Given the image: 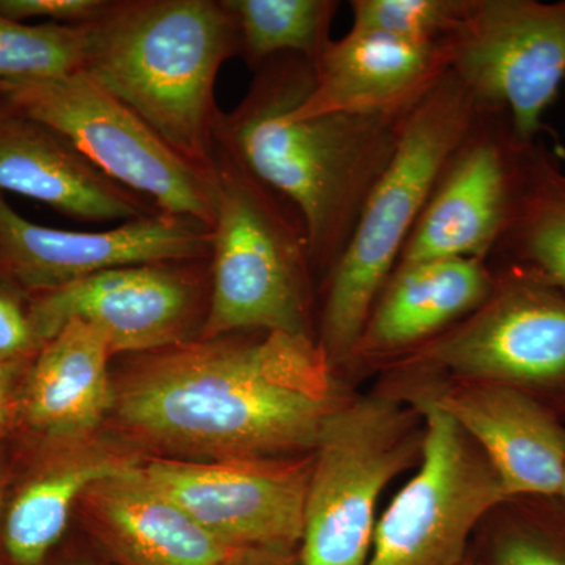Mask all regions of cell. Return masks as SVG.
<instances>
[{
	"label": "cell",
	"mask_w": 565,
	"mask_h": 565,
	"mask_svg": "<svg viewBox=\"0 0 565 565\" xmlns=\"http://www.w3.org/2000/svg\"><path fill=\"white\" fill-rule=\"evenodd\" d=\"M85 28L81 73L125 104L182 158L214 170L215 81L239 57L223 0H111Z\"/></svg>",
	"instance_id": "obj_3"
},
{
	"label": "cell",
	"mask_w": 565,
	"mask_h": 565,
	"mask_svg": "<svg viewBox=\"0 0 565 565\" xmlns=\"http://www.w3.org/2000/svg\"><path fill=\"white\" fill-rule=\"evenodd\" d=\"M451 384L424 392L484 451L509 497H561L563 418L511 386L460 379Z\"/></svg>",
	"instance_id": "obj_15"
},
{
	"label": "cell",
	"mask_w": 565,
	"mask_h": 565,
	"mask_svg": "<svg viewBox=\"0 0 565 565\" xmlns=\"http://www.w3.org/2000/svg\"><path fill=\"white\" fill-rule=\"evenodd\" d=\"M22 362L0 364V434L9 426L11 415L18 411L17 382Z\"/></svg>",
	"instance_id": "obj_29"
},
{
	"label": "cell",
	"mask_w": 565,
	"mask_h": 565,
	"mask_svg": "<svg viewBox=\"0 0 565 565\" xmlns=\"http://www.w3.org/2000/svg\"><path fill=\"white\" fill-rule=\"evenodd\" d=\"M207 273L210 259L136 264L35 294L31 316L36 337L47 343L77 319L102 330L111 355L189 343L193 329L202 330L206 319Z\"/></svg>",
	"instance_id": "obj_11"
},
{
	"label": "cell",
	"mask_w": 565,
	"mask_h": 565,
	"mask_svg": "<svg viewBox=\"0 0 565 565\" xmlns=\"http://www.w3.org/2000/svg\"><path fill=\"white\" fill-rule=\"evenodd\" d=\"M448 50L479 107L508 110L520 140L541 139L565 84V0H473Z\"/></svg>",
	"instance_id": "obj_10"
},
{
	"label": "cell",
	"mask_w": 565,
	"mask_h": 565,
	"mask_svg": "<svg viewBox=\"0 0 565 565\" xmlns=\"http://www.w3.org/2000/svg\"><path fill=\"white\" fill-rule=\"evenodd\" d=\"M493 514L490 565H565V498H509Z\"/></svg>",
	"instance_id": "obj_25"
},
{
	"label": "cell",
	"mask_w": 565,
	"mask_h": 565,
	"mask_svg": "<svg viewBox=\"0 0 565 565\" xmlns=\"http://www.w3.org/2000/svg\"><path fill=\"white\" fill-rule=\"evenodd\" d=\"M239 35V57L253 71L278 55L318 61L330 39L337 0H223Z\"/></svg>",
	"instance_id": "obj_23"
},
{
	"label": "cell",
	"mask_w": 565,
	"mask_h": 565,
	"mask_svg": "<svg viewBox=\"0 0 565 565\" xmlns=\"http://www.w3.org/2000/svg\"><path fill=\"white\" fill-rule=\"evenodd\" d=\"M426 424L408 397H351L316 448L300 565H364L390 481L422 462Z\"/></svg>",
	"instance_id": "obj_6"
},
{
	"label": "cell",
	"mask_w": 565,
	"mask_h": 565,
	"mask_svg": "<svg viewBox=\"0 0 565 565\" xmlns=\"http://www.w3.org/2000/svg\"><path fill=\"white\" fill-rule=\"evenodd\" d=\"M41 345L24 289L0 275V364L22 362Z\"/></svg>",
	"instance_id": "obj_27"
},
{
	"label": "cell",
	"mask_w": 565,
	"mask_h": 565,
	"mask_svg": "<svg viewBox=\"0 0 565 565\" xmlns=\"http://www.w3.org/2000/svg\"><path fill=\"white\" fill-rule=\"evenodd\" d=\"M525 143L516 137L508 110L479 107L397 266L449 258L489 262L511 215Z\"/></svg>",
	"instance_id": "obj_13"
},
{
	"label": "cell",
	"mask_w": 565,
	"mask_h": 565,
	"mask_svg": "<svg viewBox=\"0 0 565 565\" xmlns=\"http://www.w3.org/2000/svg\"><path fill=\"white\" fill-rule=\"evenodd\" d=\"M84 54V25H32L0 14V98L20 85L77 73Z\"/></svg>",
	"instance_id": "obj_24"
},
{
	"label": "cell",
	"mask_w": 565,
	"mask_h": 565,
	"mask_svg": "<svg viewBox=\"0 0 565 565\" xmlns=\"http://www.w3.org/2000/svg\"><path fill=\"white\" fill-rule=\"evenodd\" d=\"M473 0H352L353 31L377 32L419 44H448Z\"/></svg>",
	"instance_id": "obj_26"
},
{
	"label": "cell",
	"mask_w": 565,
	"mask_h": 565,
	"mask_svg": "<svg viewBox=\"0 0 565 565\" xmlns=\"http://www.w3.org/2000/svg\"><path fill=\"white\" fill-rule=\"evenodd\" d=\"M494 273L481 258L397 266L375 300L351 362H394L475 313L492 292Z\"/></svg>",
	"instance_id": "obj_18"
},
{
	"label": "cell",
	"mask_w": 565,
	"mask_h": 565,
	"mask_svg": "<svg viewBox=\"0 0 565 565\" xmlns=\"http://www.w3.org/2000/svg\"><path fill=\"white\" fill-rule=\"evenodd\" d=\"M313 81V63L300 55L263 63L239 106L218 111L214 148L297 212L315 274L326 281L375 182L392 162L412 111L294 118V104L310 92Z\"/></svg>",
	"instance_id": "obj_2"
},
{
	"label": "cell",
	"mask_w": 565,
	"mask_h": 565,
	"mask_svg": "<svg viewBox=\"0 0 565 565\" xmlns=\"http://www.w3.org/2000/svg\"><path fill=\"white\" fill-rule=\"evenodd\" d=\"M110 0H0V14L13 21L46 20L58 25H88L98 20Z\"/></svg>",
	"instance_id": "obj_28"
},
{
	"label": "cell",
	"mask_w": 565,
	"mask_h": 565,
	"mask_svg": "<svg viewBox=\"0 0 565 565\" xmlns=\"http://www.w3.org/2000/svg\"><path fill=\"white\" fill-rule=\"evenodd\" d=\"M463 565H467V564H463Z\"/></svg>",
	"instance_id": "obj_33"
},
{
	"label": "cell",
	"mask_w": 565,
	"mask_h": 565,
	"mask_svg": "<svg viewBox=\"0 0 565 565\" xmlns=\"http://www.w3.org/2000/svg\"><path fill=\"white\" fill-rule=\"evenodd\" d=\"M313 459H152L140 475L234 550L280 553L302 542Z\"/></svg>",
	"instance_id": "obj_12"
},
{
	"label": "cell",
	"mask_w": 565,
	"mask_h": 565,
	"mask_svg": "<svg viewBox=\"0 0 565 565\" xmlns=\"http://www.w3.org/2000/svg\"><path fill=\"white\" fill-rule=\"evenodd\" d=\"M564 87H565V84H564Z\"/></svg>",
	"instance_id": "obj_34"
},
{
	"label": "cell",
	"mask_w": 565,
	"mask_h": 565,
	"mask_svg": "<svg viewBox=\"0 0 565 565\" xmlns=\"http://www.w3.org/2000/svg\"><path fill=\"white\" fill-rule=\"evenodd\" d=\"M256 565H280V564H277V563H259V564H256Z\"/></svg>",
	"instance_id": "obj_30"
},
{
	"label": "cell",
	"mask_w": 565,
	"mask_h": 565,
	"mask_svg": "<svg viewBox=\"0 0 565 565\" xmlns=\"http://www.w3.org/2000/svg\"><path fill=\"white\" fill-rule=\"evenodd\" d=\"M486 302L392 362L526 393L565 416V292L515 267H494Z\"/></svg>",
	"instance_id": "obj_8"
},
{
	"label": "cell",
	"mask_w": 565,
	"mask_h": 565,
	"mask_svg": "<svg viewBox=\"0 0 565 565\" xmlns=\"http://www.w3.org/2000/svg\"><path fill=\"white\" fill-rule=\"evenodd\" d=\"M489 263L565 292V172L542 139L523 147L514 204Z\"/></svg>",
	"instance_id": "obj_21"
},
{
	"label": "cell",
	"mask_w": 565,
	"mask_h": 565,
	"mask_svg": "<svg viewBox=\"0 0 565 565\" xmlns=\"http://www.w3.org/2000/svg\"><path fill=\"white\" fill-rule=\"evenodd\" d=\"M561 497L565 498V482H564L563 493H561Z\"/></svg>",
	"instance_id": "obj_32"
},
{
	"label": "cell",
	"mask_w": 565,
	"mask_h": 565,
	"mask_svg": "<svg viewBox=\"0 0 565 565\" xmlns=\"http://www.w3.org/2000/svg\"><path fill=\"white\" fill-rule=\"evenodd\" d=\"M17 193L81 222H131L158 207L99 172L68 140L0 110V193Z\"/></svg>",
	"instance_id": "obj_17"
},
{
	"label": "cell",
	"mask_w": 565,
	"mask_h": 565,
	"mask_svg": "<svg viewBox=\"0 0 565 565\" xmlns=\"http://www.w3.org/2000/svg\"><path fill=\"white\" fill-rule=\"evenodd\" d=\"M479 106L451 71L408 115L392 162L364 203L343 255L323 281L316 337L334 370L349 363L379 294Z\"/></svg>",
	"instance_id": "obj_4"
},
{
	"label": "cell",
	"mask_w": 565,
	"mask_h": 565,
	"mask_svg": "<svg viewBox=\"0 0 565 565\" xmlns=\"http://www.w3.org/2000/svg\"><path fill=\"white\" fill-rule=\"evenodd\" d=\"M115 390L126 429L173 452L277 459L316 451L345 396L318 340L264 332L151 352Z\"/></svg>",
	"instance_id": "obj_1"
},
{
	"label": "cell",
	"mask_w": 565,
	"mask_h": 565,
	"mask_svg": "<svg viewBox=\"0 0 565 565\" xmlns=\"http://www.w3.org/2000/svg\"><path fill=\"white\" fill-rule=\"evenodd\" d=\"M0 508H2V490H0Z\"/></svg>",
	"instance_id": "obj_31"
},
{
	"label": "cell",
	"mask_w": 565,
	"mask_h": 565,
	"mask_svg": "<svg viewBox=\"0 0 565 565\" xmlns=\"http://www.w3.org/2000/svg\"><path fill=\"white\" fill-rule=\"evenodd\" d=\"M408 399L426 424L422 462L375 523L364 565H463L478 523L511 497L484 451L429 394Z\"/></svg>",
	"instance_id": "obj_9"
},
{
	"label": "cell",
	"mask_w": 565,
	"mask_h": 565,
	"mask_svg": "<svg viewBox=\"0 0 565 565\" xmlns=\"http://www.w3.org/2000/svg\"><path fill=\"white\" fill-rule=\"evenodd\" d=\"M448 44L411 43L351 29L343 39L330 41L313 63V85L294 104L291 115L411 114L448 73Z\"/></svg>",
	"instance_id": "obj_16"
},
{
	"label": "cell",
	"mask_w": 565,
	"mask_h": 565,
	"mask_svg": "<svg viewBox=\"0 0 565 565\" xmlns=\"http://www.w3.org/2000/svg\"><path fill=\"white\" fill-rule=\"evenodd\" d=\"M211 228L158 212L107 232H70L22 217L0 193V275L43 294L92 275L163 262L210 259Z\"/></svg>",
	"instance_id": "obj_14"
},
{
	"label": "cell",
	"mask_w": 565,
	"mask_h": 565,
	"mask_svg": "<svg viewBox=\"0 0 565 565\" xmlns=\"http://www.w3.org/2000/svg\"><path fill=\"white\" fill-rule=\"evenodd\" d=\"M9 109L68 140L99 172L166 214L212 226L214 170L182 158L150 126L84 73L31 82L2 96Z\"/></svg>",
	"instance_id": "obj_7"
},
{
	"label": "cell",
	"mask_w": 565,
	"mask_h": 565,
	"mask_svg": "<svg viewBox=\"0 0 565 565\" xmlns=\"http://www.w3.org/2000/svg\"><path fill=\"white\" fill-rule=\"evenodd\" d=\"M214 182L210 305L199 340L248 330L315 337V270L299 215L217 148Z\"/></svg>",
	"instance_id": "obj_5"
},
{
	"label": "cell",
	"mask_w": 565,
	"mask_h": 565,
	"mask_svg": "<svg viewBox=\"0 0 565 565\" xmlns=\"http://www.w3.org/2000/svg\"><path fill=\"white\" fill-rule=\"evenodd\" d=\"M136 465L115 456H92L52 465L11 501L3 544L18 565H39L65 531L71 508L88 487Z\"/></svg>",
	"instance_id": "obj_22"
},
{
	"label": "cell",
	"mask_w": 565,
	"mask_h": 565,
	"mask_svg": "<svg viewBox=\"0 0 565 565\" xmlns=\"http://www.w3.org/2000/svg\"><path fill=\"white\" fill-rule=\"evenodd\" d=\"M82 498L99 531L131 565H230L239 556L154 489L139 463L95 482Z\"/></svg>",
	"instance_id": "obj_20"
},
{
	"label": "cell",
	"mask_w": 565,
	"mask_h": 565,
	"mask_svg": "<svg viewBox=\"0 0 565 565\" xmlns=\"http://www.w3.org/2000/svg\"><path fill=\"white\" fill-rule=\"evenodd\" d=\"M109 341L84 321H70L41 345L24 379L18 412L51 440L73 441L93 433L115 407Z\"/></svg>",
	"instance_id": "obj_19"
}]
</instances>
